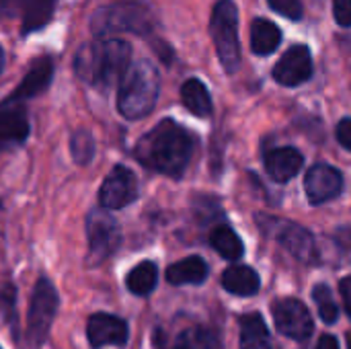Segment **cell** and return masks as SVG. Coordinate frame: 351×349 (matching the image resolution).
<instances>
[{
    "mask_svg": "<svg viewBox=\"0 0 351 349\" xmlns=\"http://www.w3.org/2000/svg\"><path fill=\"white\" fill-rule=\"evenodd\" d=\"M195 146V136L175 119L167 117L136 142L134 156L144 169L179 179L185 175Z\"/></svg>",
    "mask_w": 351,
    "mask_h": 349,
    "instance_id": "obj_1",
    "label": "cell"
},
{
    "mask_svg": "<svg viewBox=\"0 0 351 349\" xmlns=\"http://www.w3.org/2000/svg\"><path fill=\"white\" fill-rule=\"evenodd\" d=\"M132 64V45L123 39H97L78 47L74 56V72L86 84L109 91L123 78Z\"/></svg>",
    "mask_w": 351,
    "mask_h": 349,
    "instance_id": "obj_2",
    "label": "cell"
},
{
    "mask_svg": "<svg viewBox=\"0 0 351 349\" xmlns=\"http://www.w3.org/2000/svg\"><path fill=\"white\" fill-rule=\"evenodd\" d=\"M160 95V74L150 60H136L119 80L117 111L130 121L144 119L156 107Z\"/></svg>",
    "mask_w": 351,
    "mask_h": 349,
    "instance_id": "obj_3",
    "label": "cell"
},
{
    "mask_svg": "<svg viewBox=\"0 0 351 349\" xmlns=\"http://www.w3.org/2000/svg\"><path fill=\"white\" fill-rule=\"evenodd\" d=\"M156 29V16L148 4L140 0H119L101 6L90 16V31L99 39H107L115 33H134L140 37H152Z\"/></svg>",
    "mask_w": 351,
    "mask_h": 349,
    "instance_id": "obj_4",
    "label": "cell"
},
{
    "mask_svg": "<svg viewBox=\"0 0 351 349\" xmlns=\"http://www.w3.org/2000/svg\"><path fill=\"white\" fill-rule=\"evenodd\" d=\"M239 6L234 0H218L210 14V35L216 56L226 74L241 68V37H239Z\"/></svg>",
    "mask_w": 351,
    "mask_h": 349,
    "instance_id": "obj_5",
    "label": "cell"
},
{
    "mask_svg": "<svg viewBox=\"0 0 351 349\" xmlns=\"http://www.w3.org/2000/svg\"><path fill=\"white\" fill-rule=\"evenodd\" d=\"M60 306V296L51 280L39 278L31 292L27 313V339L33 348H41L51 331Z\"/></svg>",
    "mask_w": 351,
    "mask_h": 349,
    "instance_id": "obj_6",
    "label": "cell"
},
{
    "mask_svg": "<svg viewBox=\"0 0 351 349\" xmlns=\"http://www.w3.org/2000/svg\"><path fill=\"white\" fill-rule=\"evenodd\" d=\"M84 228H86V241H88V255H86L88 265H101L113 253H117L121 245V228L109 210H103V208L90 210L86 216Z\"/></svg>",
    "mask_w": 351,
    "mask_h": 349,
    "instance_id": "obj_7",
    "label": "cell"
},
{
    "mask_svg": "<svg viewBox=\"0 0 351 349\" xmlns=\"http://www.w3.org/2000/svg\"><path fill=\"white\" fill-rule=\"evenodd\" d=\"M257 224L261 226V230L267 237L276 239L300 263H317L319 261L315 239L304 226H300L296 222H290V220H280V218H274V216H265V214L257 216Z\"/></svg>",
    "mask_w": 351,
    "mask_h": 349,
    "instance_id": "obj_8",
    "label": "cell"
},
{
    "mask_svg": "<svg viewBox=\"0 0 351 349\" xmlns=\"http://www.w3.org/2000/svg\"><path fill=\"white\" fill-rule=\"evenodd\" d=\"M313 74H315V62H313V51L306 43L290 45L288 51L278 60V64L271 70L274 80L286 88H296L308 82Z\"/></svg>",
    "mask_w": 351,
    "mask_h": 349,
    "instance_id": "obj_9",
    "label": "cell"
},
{
    "mask_svg": "<svg viewBox=\"0 0 351 349\" xmlns=\"http://www.w3.org/2000/svg\"><path fill=\"white\" fill-rule=\"evenodd\" d=\"M140 187L132 169L123 165H115L111 173L105 177L99 189V204L103 210H123L138 200Z\"/></svg>",
    "mask_w": 351,
    "mask_h": 349,
    "instance_id": "obj_10",
    "label": "cell"
},
{
    "mask_svg": "<svg viewBox=\"0 0 351 349\" xmlns=\"http://www.w3.org/2000/svg\"><path fill=\"white\" fill-rule=\"evenodd\" d=\"M271 313H274L276 329L288 339L306 341L315 331L311 311L306 309L304 302H300L296 298H282V300L274 302Z\"/></svg>",
    "mask_w": 351,
    "mask_h": 349,
    "instance_id": "obj_11",
    "label": "cell"
},
{
    "mask_svg": "<svg viewBox=\"0 0 351 349\" xmlns=\"http://www.w3.org/2000/svg\"><path fill=\"white\" fill-rule=\"evenodd\" d=\"M304 191L313 206L327 204L341 195L343 175L339 169H335L327 163H317L304 175Z\"/></svg>",
    "mask_w": 351,
    "mask_h": 349,
    "instance_id": "obj_12",
    "label": "cell"
},
{
    "mask_svg": "<svg viewBox=\"0 0 351 349\" xmlns=\"http://www.w3.org/2000/svg\"><path fill=\"white\" fill-rule=\"evenodd\" d=\"M86 339L93 349H101L105 346L125 348L130 341L128 321L111 313H95L86 321Z\"/></svg>",
    "mask_w": 351,
    "mask_h": 349,
    "instance_id": "obj_13",
    "label": "cell"
},
{
    "mask_svg": "<svg viewBox=\"0 0 351 349\" xmlns=\"http://www.w3.org/2000/svg\"><path fill=\"white\" fill-rule=\"evenodd\" d=\"M31 134V123L23 103L4 99L0 103V150L21 146Z\"/></svg>",
    "mask_w": 351,
    "mask_h": 349,
    "instance_id": "obj_14",
    "label": "cell"
},
{
    "mask_svg": "<svg viewBox=\"0 0 351 349\" xmlns=\"http://www.w3.org/2000/svg\"><path fill=\"white\" fill-rule=\"evenodd\" d=\"M51 80H53V60L43 56V58H39V60H35L31 64V68L23 76L21 84L6 99L14 101V103H23L27 99L39 97L41 93H45L49 88Z\"/></svg>",
    "mask_w": 351,
    "mask_h": 349,
    "instance_id": "obj_15",
    "label": "cell"
},
{
    "mask_svg": "<svg viewBox=\"0 0 351 349\" xmlns=\"http://www.w3.org/2000/svg\"><path fill=\"white\" fill-rule=\"evenodd\" d=\"M265 171L276 183L292 181L304 167V156L294 146H278L263 154Z\"/></svg>",
    "mask_w": 351,
    "mask_h": 349,
    "instance_id": "obj_16",
    "label": "cell"
},
{
    "mask_svg": "<svg viewBox=\"0 0 351 349\" xmlns=\"http://www.w3.org/2000/svg\"><path fill=\"white\" fill-rule=\"evenodd\" d=\"M167 282L171 286H199L208 280L210 267L199 255H189L167 269Z\"/></svg>",
    "mask_w": 351,
    "mask_h": 349,
    "instance_id": "obj_17",
    "label": "cell"
},
{
    "mask_svg": "<svg viewBox=\"0 0 351 349\" xmlns=\"http://www.w3.org/2000/svg\"><path fill=\"white\" fill-rule=\"evenodd\" d=\"M284 33L282 29L265 19V16H257L251 23V51L259 58H267L271 53L278 51V47L282 45Z\"/></svg>",
    "mask_w": 351,
    "mask_h": 349,
    "instance_id": "obj_18",
    "label": "cell"
},
{
    "mask_svg": "<svg viewBox=\"0 0 351 349\" xmlns=\"http://www.w3.org/2000/svg\"><path fill=\"white\" fill-rule=\"evenodd\" d=\"M222 288L234 296H255L261 288L259 274L249 265H230L222 274Z\"/></svg>",
    "mask_w": 351,
    "mask_h": 349,
    "instance_id": "obj_19",
    "label": "cell"
},
{
    "mask_svg": "<svg viewBox=\"0 0 351 349\" xmlns=\"http://www.w3.org/2000/svg\"><path fill=\"white\" fill-rule=\"evenodd\" d=\"M21 6V25H23V33H35L39 29H43L51 16L53 10L58 6L60 0H16Z\"/></svg>",
    "mask_w": 351,
    "mask_h": 349,
    "instance_id": "obj_20",
    "label": "cell"
},
{
    "mask_svg": "<svg viewBox=\"0 0 351 349\" xmlns=\"http://www.w3.org/2000/svg\"><path fill=\"white\" fill-rule=\"evenodd\" d=\"M181 101L189 113H193L195 117H202V119L210 117L214 111L212 95L199 78H187L181 84Z\"/></svg>",
    "mask_w": 351,
    "mask_h": 349,
    "instance_id": "obj_21",
    "label": "cell"
},
{
    "mask_svg": "<svg viewBox=\"0 0 351 349\" xmlns=\"http://www.w3.org/2000/svg\"><path fill=\"white\" fill-rule=\"evenodd\" d=\"M241 349H271V337L265 319L259 313H247L239 319Z\"/></svg>",
    "mask_w": 351,
    "mask_h": 349,
    "instance_id": "obj_22",
    "label": "cell"
},
{
    "mask_svg": "<svg viewBox=\"0 0 351 349\" xmlns=\"http://www.w3.org/2000/svg\"><path fill=\"white\" fill-rule=\"evenodd\" d=\"M222 341L218 331L204 327V325H195V327H187L183 331H179L175 335V339L165 346L162 349H220Z\"/></svg>",
    "mask_w": 351,
    "mask_h": 349,
    "instance_id": "obj_23",
    "label": "cell"
},
{
    "mask_svg": "<svg viewBox=\"0 0 351 349\" xmlns=\"http://www.w3.org/2000/svg\"><path fill=\"white\" fill-rule=\"evenodd\" d=\"M210 245L226 261H239L245 253L241 237L226 224H220L210 232Z\"/></svg>",
    "mask_w": 351,
    "mask_h": 349,
    "instance_id": "obj_24",
    "label": "cell"
},
{
    "mask_svg": "<svg viewBox=\"0 0 351 349\" xmlns=\"http://www.w3.org/2000/svg\"><path fill=\"white\" fill-rule=\"evenodd\" d=\"M158 284V267L152 261H142L138 263L125 278V288L140 298H146L154 292Z\"/></svg>",
    "mask_w": 351,
    "mask_h": 349,
    "instance_id": "obj_25",
    "label": "cell"
},
{
    "mask_svg": "<svg viewBox=\"0 0 351 349\" xmlns=\"http://www.w3.org/2000/svg\"><path fill=\"white\" fill-rule=\"evenodd\" d=\"M97 142L88 130H76L70 136V156L78 167H86L95 160Z\"/></svg>",
    "mask_w": 351,
    "mask_h": 349,
    "instance_id": "obj_26",
    "label": "cell"
},
{
    "mask_svg": "<svg viewBox=\"0 0 351 349\" xmlns=\"http://www.w3.org/2000/svg\"><path fill=\"white\" fill-rule=\"evenodd\" d=\"M16 298L19 292L14 284L10 282H0V315L6 321V325L12 331V337L16 339V329H19V317H16Z\"/></svg>",
    "mask_w": 351,
    "mask_h": 349,
    "instance_id": "obj_27",
    "label": "cell"
},
{
    "mask_svg": "<svg viewBox=\"0 0 351 349\" xmlns=\"http://www.w3.org/2000/svg\"><path fill=\"white\" fill-rule=\"evenodd\" d=\"M313 298H315V304L319 309V315H321V321L327 323V325H333L337 323L339 319V306L333 298V292L327 284H319L315 286L313 290Z\"/></svg>",
    "mask_w": 351,
    "mask_h": 349,
    "instance_id": "obj_28",
    "label": "cell"
},
{
    "mask_svg": "<svg viewBox=\"0 0 351 349\" xmlns=\"http://www.w3.org/2000/svg\"><path fill=\"white\" fill-rule=\"evenodd\" d=\"M265 2L276 14H280L288 21L298 23L304 19V2L302 0H265Z\"/></svg>",
    "mask_w": 351,
    "mask_h": 349,
    "instance_id": "obj_29",
    "label": "cell"
},
{
    "mask_svg": "<svg viewBox=\"0 0 351 349\" xmlns=\"http://www.w3.org/2000/svg\"><path fill=\"white\" fill-rule=\"evenodd\" d=\"M333 19L339 27L351 29V0H333Z\"/></svg>",
    "mask_w": 351,
    "mask_h": 349,
    "instance_id": "obj_30",
    "label": "cell"
},
{
    "mask_svg": "<svg viewBox=\"0 0 351 349\" xmlns=\"http://www.w3.org/2000/svg\"><path fill=\"white\" fill-rule=\"evenodd\" d=\"M335 136H337V142L351 152V117L339 119V123L335 128Z\"/></svg>",
    "mask_w": 351,
    "mask_h": 349,
    "instance_id": "obj_31",
    "label": "cell"
},
{
    "mask_svg": "<svg viewBox=\"0 0 351 349\" xmlns=\"http://www.w3.org/2000/svg\"><path fill=\"white\" fill-rule=\"evenodd\" d=\"M152 47H154V51L158 53V58H160L165 64H171V62H173V58H175V51H173V47H171L167 41H160V39H156V41L152 43Z\"/></svg>",
    "mask_w": 351,
    "mask_h": 349,
    "instance_id": "obj_32",
    "label": "cell"
},
{
    "mask_svg": "<svg viewBox=\"0 0 351 349\" xmlns=\"http://www.w3.org/2000/svg\"><path fill=\"white\" fill-rule=\"evenodd\" d=\"M339 292H341V298H343V306H346L348 315L351 317V276H346L339 282Z\"/></svg>",
    "mask_w": 351,
    "mask_h": 349,
    "instance_id": "obj_33",
    "label": "cell"
},
{
    "mask_svg": "<svg viewBox=\"0 0 351 349\" xmlns=\"http://www.w3.org/2000/svg\"><path fill=\"white\" fill-rule=\"evenodd\" d=\"M317 349H339V344L333 335H323L317 344Z\"/></svg>",
    "mask_w": 351,
    "mask_h": 349,
    "instance_id": "obj_34",
    "label": "cell"
},
{
    "mask_svg": "<svg viewBox=\"0 0 351 349\" xmlns=\"http://www.w3.org/2000/svg\"><path fill=\"white\" fill-rule=\"evenodd\" d=\"M4 49H2V45H0V74H2V70H4Z\"/></svg>",
    "mask_w": 351,
    "mask_h": 349,
    "instance_id": "obj_35",
    "label": "cell"
},
{
    "mask_svg": "<svg viewBox=\"0 0 351 349\" xmlns=\"http://www.w3.org/2000/svg\"><path fill=\"white\" fill-rule=\"evenodd\" d=\"M348 348L351 349V335H348Z\"/></svg>",
    "mask_w": 351,
    "mask_h": 349,
    "instance_id": "obj_36",
    "label": "cell"
},
{
    "mask_svg": "<svg viewBox=\"0 0 351 349\" xmlns=\"http://www.w3.org/2000/svg\"><path fill=\"white\" fill-rule=\"evenodd\" d=\"M0 349H2V348H0Z\"/></svg>",
    "mask_w": 351,
    "mask_h": 349,
    "instance_id": "obj_37",
    "label": "cell"
}]
</instances>
